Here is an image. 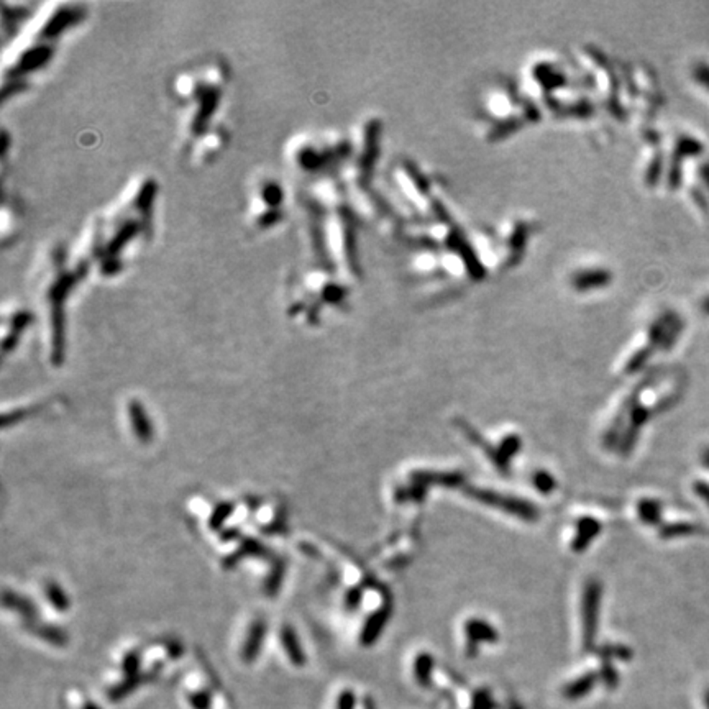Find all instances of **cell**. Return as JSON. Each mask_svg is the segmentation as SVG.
Here are the masks:
<instances>
[{
	"label": "cell",
	"instance_id": "obj_1",
	"mask_svg": "<svg viewBox=\"0 0 709 709\" xmlns=\"http://www.w3.org/2000/svg\"><path fill=\"white\" fill-rule=\"evenodd\" d=\"M468 494L473 499H477L478 503L486 504V506L501 509V511L507 512V514L519 517L522 520H536L539 517V511H537L536 506L527 501H522V499L514 498V496H506L499 494L496 491L491 490H479V488H470Z\"/></svg>",
	"mask_w": 709,
	"mask_h": 709
},
{
	"label": "cell",
	"instance_id": "obj_2",
	"mask_svg": "<svg viewBox=\"0 0 709 709\" xmlns=\"http://www.w3.org/2000/svg\"><path fill=\"white\" fill-rule=\"evenodd\" d=\"M599 599H601V585L596 579H590L583 591L581 617H583V645L590 649L593 645L598 625Z\"/></svg>",
	"mask_w": 709,
	"mask_h": 709
},
{
	"label": "cell",
	"instance_id": "obj_3",
	"mask_svg": "<svg viewBox=\"0 0 709 709\" xmlns=\"http://www.w3.org/2000/svg\"><path fill=\"white\" fill-rule=\"evenodd\" d=\"M599 531H601V525L598 520L593 517H581L577 522V536L573 540L575 552H583L590 545V542L598 536Z\"/></svg>",
	"mask_w": 709,
	"mask_h": 709
},
{
	"label": "cell",
	"instance_id": "obj_4",
	"mask_svg": "<svg viewBox=\"0 0 709 709\" xmlns=\"http://www.w3.org/2000/svg\"><path fill=\"white\" fill-rule=\"evenodd\" d=\"M389 612H391V609H389V606H387V608L379 609V611H376L373 616L370 617V621L366 623L365 629H363V634H361L363 645H370L371 642L376 639V637L379 636V632H381V629L385 627L387 617H389Z\"/></svg>",
	"mask_w": 709,
	"mask_h": 709
},
{
	"label": "cell",
	"instance_id": "obj_5",
	"mask_svg": "<svg viewBox=\"0 0 709 709\" xmlns=\"http://www.w3.org/2000/svg\"><path fill=\"white\" fill-rule=\"evenodd\" d=\"M128 411H130L133 427H135V432H136V435H139V439L143 442H148L149 439H152L153 431H152V425H149V422H148V417H147V414H145V411L141 409V406L136 401L128 404Z\"/></svg>",
	"mask_w": 709,
	"mask_h": 709
},
{
	"label": "cell",
	"instance_id": "obj_6",
	"mask_svg": "<svg viewBox=\"0 0 709 709\" xmlns=\"http://www.w3.org/2000/svg\"><path fill=\"white\" fill-rule=\"evenodd\" d=\"M263 637H265V624L256 623L252 627V632H250L248 639L245 642L243 652H241V657H243V660L247 663L253 662L254 658H256L258 652H260Z\"/></svg>",
	"mask_w": 709,
	"mask_h": 709
},
{
	"label": "cell",
	"instance_id": "obj_7",
	"mask_svg": "<svg viewBox=\"0 0 709 709\" xmlns=\"http://www.w3.org/2000/svg\"><path fill=\"white\" fill-rule=\"evenodd\" d=\"M466 636H468L470 645L481 640H496V632L490 624L481 619H471L466 623Z\"/></svg>",
	"mask_w": 709,
	"mask_h": 709
},
{
	"label": "cell",
	"instance_id": "obj_8",
	"mask_svg": "<svg viewBox=\"0 0 709 709\" xmlns=\"http://www.w3.org/2000/svg\"><path fill=\"white\" fill-rule=\"evenodd\" d=\"M283 645H285L287 657L291 658V662H293L296 666H301L306 663V657H304V652L301 645H299L298 637H296V634L291 627H285V631H283Z\"/></svg>",
	"mask_w": 709,
	"mask_h": 709
},
{
	"label": "cell",
	"instance_id": "obj_9",
	"mask_svg": "<svg viewBox=\"0 0 709 709\" xmlns=\"http://www.w3.org/2000/svg\"><path fill=\"white\" fill-rule=\"evenodd\" d=\"M639 511L640 519L644 520L645 524H656L660 520V504L657 501H649V499H644V501L639 503Z\"/></svg>",
	"mask_w": 709,
	"mask_h": 709
},
{
	"label": "cell",
	"instance_id": "obj_10",
	"mask_svg": "<svg viewBox=\"0 0 709 709\" xmlns=\"http://www.w3.org/2000/svg\"><path fill=\"white\" fill-rule=\"evenodd\" d=\"M519 448H520V439L517 435H507L506 439L501 442V445H499V448H498V453H499V458H501L504 468H506L509 458L514 457L516 453L519 452Z\"/></svg>",
	"mask_w": 709,
	"mask_h": 709
},
{
	"label": "cell",
	"instance_id": "obj_11",
	"mask_svg": "<svg viewBox=\"0 0 709 709\" xmlns=\"http://www.w3.org/2000/svg\"><path fill=\"white\" fill-rule=\"evenodd\" d=\"M533 486H536L540 493L549 494L555 490V479H553L552 474H549L547 471H536V473H533Z\"/></svg>",
	"mask_w": 709,
	"mask_h": 709
},
{
	"label": "cell",
	"instance_id": "obj_12",
	"mask_svg": "<svg viewBox=\"0 0 709 709\" xmlns=\"http://www.w3.org/2000/svg\"><path fill=\"white\" fill-rule=\"evenodd\" d=\"M695 532V527L688 524H675L671 527H663L660 531L662 537H675V536H685V533Z\"/></svg>",
	"mask_w": 709,
	"mask_h": 709
},
{
	"label": "cell",
	"instance_id": "obj_13",
	"mask_svg": "<svg viewBox=\"0 0 709 709\" xmlns=\"http://www.w3.org/2000/svg\"><path fill=\"white\" fill-rule=\"evenodd\" d=\"M189 701H191V704H193L194 709H208V708H211V696H208L207 693H202V691L191 695L189 696Z\"/></svg>",
	"mask_w": 709,
	"mask_h": 709
},
{
	"label": "cell",
	"instance_id": "obj_14",
	"mask_svg": "<svg viewBox=\"0 0 709 709\" xmlns=\"http://www.w3.org/2000/svg\"><path fill=\"white\" fill-rule=\"evenodd\" d=\"M48 594H49V598H51V601H53L54 604H56L58 608L64 609L66 606H68V599H64V596H62V593H61L60 588H56L54 585H53V586H49Z\"/></svg>",
	"mask_w": 709,
	"mask_h": 709
},
{
	"label": "cell",
	"instance_id": "obj_15",
	"mask_svg": "<svg viewBox=\"0 0 709 709\" xmlns=\"http://www.w3.org/2000/svg\"><path fill=\"white\" fill-rule=\"evenodd\" d=\"M354 706V696L352 691H344L339 698V704H337V709H353Z\"/></svg>",
	"mask_w": 709,
	"mask_h": 709
},
{
	"label": "cell",
	"instance_id": "obj_16",
	"mask_svg": "<svg viewBox=\"0 0 709 709\" xmlns=\"http://www.w3.org/2000/svg\"><path fill=\"white\" fill-rule=\"evenodd\" d=\"M695 491L701 496L703 501L709 506V486L704 485V483H698V485H695Z\"/></svg>",
	"mask_w": 709,
	"mask_h": 709
},
{
	"label": "cell",
	"instance_id": "obj_17",
	"mask_svg": "<svg viewBox=\"0 0 709 709\" xmlns=\"http://www.w3.org/2000/svg\"><path fill=\"white\" fill-rule=\"evenodd\" d=\"M82 709H101V708H99L95 703H86L84 708H82Z\"/></svg>",
	"mask_w": 709,
	"mask_h": 709
},
{
	"label": "cell",
	"instance_id": "obj_18",
	"mask_svg": "<svg viewBox=\"0 0 709 709\" xmlns=\"http://www.w3.org/2000/svg\"><path fill=\"white\" fill-rule=\"evenodd\" d=\"M703 461H704V465L709 466V450H706V452L703 453Z\"/></svg>",
	"mask_w": 709,
	"mask_h": 709
},
{
	"label": "cell",
	"instance_id": "obj_19",
	"mask_svg": "<svg viewBox=\"0 0 709 709\" xmlns=\"http://www.w3.org/2000/svg\"><path fill=\"white\" fill-rule=\"evenodd\" d=\"M706 706H708V709H709V691L706 693Z\"/></svg>",
	"mask_w": 709,
	"mask_h": 709
}]
</instances>
